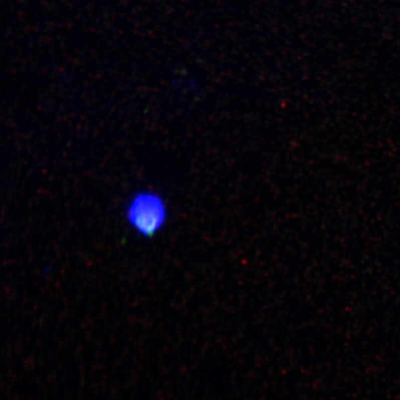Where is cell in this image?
I'll return each instance as SVG.
<instances>
[{
	"label": "cell",
	"mask_w": 400,
	"mask_h": 400,
	"mask_svg": "<svg viewBox=\"0 0 400 400\" xmlns=\"http://www.w3.org/2000/svg\"><path fill=\"white\" fill-rule=\"evenodd\" d=\"M128 220L141 235L152 236L161 228L166 219L163 201L153 193H141L131 202Z\"/></svg>",
	"instance_id": "6da1fadb"
}]
</instances>
